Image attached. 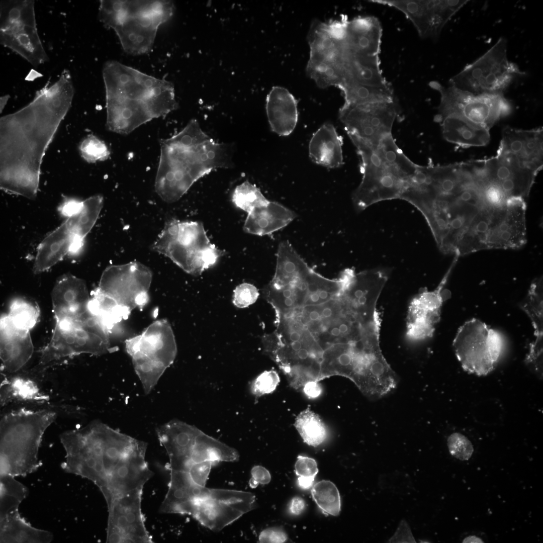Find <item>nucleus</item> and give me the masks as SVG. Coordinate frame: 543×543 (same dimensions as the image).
Wrapping results in <instances>:
<instances>
[{"label": "nucleus", "instance_id": "1", "mask_svg": "<svg viewBox=\"0 0 543 543\" xmlns=\"http://www.w3.org/2000/svg\"><path fill=\"white\" fill-rule=\"evenodd\" d=\"M74 89L64 70L54 83L38 90L33 100L0 120V187L34 199L46 152L68 113Z\"/></svg>", "mask_w": 543, "mask_h": 543}, {"label": "nucleus", "instance_id": "2", "mask_svg": "<svg viewBox=\"0 0 543 543\" xmlns=\"http://www.w3.org/2000/svg\"><path fill=\"white\" fill-rule=\"evenodd\" d=\"M107 126L128 134L153 118L178 108L172 83L116 61L104 65Z\"/></svg>", "mask_w": 543, "mask_h": 543}, {"label": "nucleus", "instance_id": "3", "mask_svg": "<svg viewBox=\"0 0 543 543\" xmlns=\"http://www.w3.org/2000/svg\"><path fill=\"white\" fill-rule=\"evenodd\" d=\"M160 145L155 189L167 203L178 201L196 181L212 171L232 167V145L215 142L196 120Z\"/></svg>", "mask_w": 543, "mask_h": 543}, {"label": "nucleus", "instance_id": "4", "mask_svg": "<svg viewBox=\"0 0 543 543\" xmlns=\"http://www.w3.org/2000/svg\"><path fill=\"white\" fill-rule=\"evenodd\" d=\"M354 145L361 158L363 174L352 195L355 209L361 211L381 201L400 199L418 165L404 154L392 135L377 146Z\"/></svg>", "mask_w": 543, "mask_h": 543}, {"label": "nucleus", "instance_id": "5", "mask_svg": "<svg viewBox=\"0 0 543 543\" xmlns=\"http://www.w3.org/2000/svg\"><path fill=\"white\" fill-rule=\"evenodd\" d=\"M174 10L167 1H100L99 17L115 31L125 51L138 55L151 50L158 27Z\"/></svg>", "mask_w": 543, "mask_h": 543}, {"label": "nucleus", "instance_id": "6", "mask_svg": "<svg viewBox=\"0 0 543 543\" xmlns=\"http://www.w3.org/2000/svg\"><path fill=\"white\" fill-rule=\"evenodd\" d=\"M51 410L21 409L1 419V476L27 474L39 465L38 452L43 435L55 420Z\"/></svg>", "mask_w": 543, "mask_h": 543}, {"label": "nucleus", "instance_id": "7", "mask_svg": "<svg viewBox=\"0 0 543 543\" xmlns=\"http://www.w3.org/2000/svg\"><path fill=\"white\" fill-rule=\"evenodd\" d=\"M382 28L373 16L346 20L341 91L353 87H388L380 67Z\"/></svg>", "mask_w": 543, "mask_h": 543}, {"label": "nucleus", "instance_id": "8", "mask_svg": "<svg viewBox=\"0 0 543 543\" xmlns=\"http://www.w3.org/2000/svg\"><path fill=\"white\" fill-rule=\"evenodd\" d=\"M151 248L194 275L215 265L224 254L210 242L201 222L176 219L166 222Z\"/></svg>", "mask_w": 543, "mask_h": 543}, {"label": "nucleus", "instance_id": "9", "mask_svg": "<svg viewBox=\"0 0 543 543\" xmlns=\"http://www.w3.org/2000/svg\"><path fill=\"white\" fill-rule=\"evenodd\" d=\"M347 19L342 16L328 22L315 20L310 26L307 36L310 56L306 72L321 88L338 87L341 83Z\"/></svg>", "mask_w": 543, "mask_h": 543}, {"label": "nucleus", "instance_id": "10", "mask_svg": "<svg viewBox=\"0 0 543 543\" xmlns=\"http://www.w3.org/2000/svg\"><path fill=\"white\" fill-rule=\"evenodd\" d=\"M429 84L440 95L434 119L437 122L447 117H455L490 130L512 111L511 104L503 94L477 95L450 85L445 87L436 81Z\"/></svg>", "mask_w": 543, "mask_h": 543}, {"label": "nucleus", "instance_id": "11", "mask_svg": "<svg viewBox=\"0 0 543 543\" xmlns=\"http://www.w3.org/2000/svg\"><path fill=\"white\" fill-rule=\"evenodd\" d=\"M522 72L507 55V41L500 38L485 54L449 80V85L471 93L502 94Z\"/></svg>", "mask_w": 543, "mask_h": 543}, {"label": "nucleus", "instance_id": "12", "mask_svg": "<svg viewBox=\"0 0 543 543\" xmlns=\"http://www.w3.org/2000/svg\"><path fill=\"white\" fill-rule=\"evenodd\" d=\"M34 3L32 0L1 1L0 38L2 45L37 67L49 58L38 33Z\"/></svg>", "mask_w": 543, "mask_h": 543}, {"label": "nucleus", "instance_id": "13", "mask_svg": "<svg viewBox=\"0 0 543 543\" xmlns=\"http://www.w3.org/2000/svg\"><path fill=\"white\" fill-rule=\"evenodd\" d=\"M503 344L500 333L475 318L459 328L452 343L463 369L478 376L486 375L494 369Z\"/></svg>", "mask_w": 543, "mask_h": 543}, {"label": "nucleus", "instance_id": "14", "mask_svg": "<svg viewBox=\"0 0 543 543\" xmlns=\"http://www.w3.org/2000/svg\"><path fill=\"white\" fill-rule=\"evenodd\" d=\"M398 113L396 100L392 102L343 104L339 118L354 145L377 146L392 135Z\"/></svg>", "mask_w": 543, "mask_h": 543}, {"label": "nucleus", "instance_id": "15", "mask_svg": "<svg viewBox=\"0 0 543 543\" xmlns=\"http://www.w3.org/2000/svg\"><path fill=\"white\" fill-rule=\"evenodd\" d=\"M49 342L41 351L40 369L58 360L88 353L100 355L110 350L109 339L83 328L75 319L56 320Z\"/></svg>", "mask_w": 543, "mask_h": 543}, {"label": "nucleus", "instance_id": "16", "mask_svg": "<svg viewBox=\"0 0 543 543\" xmlns=\"http://www.w3.org/2000/svg\"><path fill=\"white\" fill-rule=\"evenodd\" d=\"M475 170L483 184L494 189L507 201L525 200L538 172L513 157L498 154L475 160Z\"/></svg>", "mask_w": 543, "mask_h": 543}, {"label": "nucleus", "instance_id": "17", "mask_svg": "<svg viewBox=\"0 0 543 543\" xmlns=\"http://www.w3.org/2000/svg\"><path fill=\"white\" fill-rule=\"evenodd\" d=\"M255 505V496L242 491L206 488L195 503L192 516L202 525L218 531Z\"/></svg>", "mask_w": 543, "mask_h": 543}, {"label": "nucleus", "instance_id": "18", "mask_svg": "<svg viewBox=\"0 0 543 543\" xmlns=\"http://www.w3.org/2000/svg\"><path fill=\"white\" fill-rule=\"evenodd\" d=\"M143 488L124 493L107 505V542L151 543L141 511Z\"/></svg>", "mask_w": 543, "mask_h": 543}, {"label": "nucleus", "instance_id": "19", "mask_svg": "<svg viewBox=\"0 0 543 543\" xmlns=\"http://www.w3.org/2000/svg\"><path fill=\"white\" fill-rule=\"evenodd\" d=\"M396 9L413 24L419 36L437 39L446 23L468 2L466 0L372 1Z\"/></svg>", "mask_w": 543, "mask_h": 543}, {"label": "nucleus", "instance_id": "20", "mask_svg": "<svg viewBox=\"0 0 543 543\" xmlns=\"http://www.w3.org/2000/svg\"><path fill=\"white\" fill-rule=\"evenodd\" d=\"M437 287L433 291L423 289L410 302L406 317L405 335L412 342H418L431 337L435 326L440 320L441 308L444 300L443 288L458 257Z\"/></svg>", "mask_w": 543, "mask_h": 543}, {"label": "nucleus", "instance_id": "21", "mask_svg": "<svg viewBox=\"0 0 543 543\" xmlns=\"http://www.w3.org/2000/svg\"><path fill=\"white\" fill-rule=\"evenodd\" d=\"M526 203L514 199L495 207L487 240V249L521 248L526 242Z\"/></svg>", "mask_w": 543, "mask_h": 543}, {"label": "nucleus", "instance_id": "22", "mask_svg": "<svg viewBox=\"0 0 543 543\" xmlns=\"http://www.w3.org/2000/svg\"><path fill=\"white\" fill-rule=\"evenodd\" d=\"M146 448V442L136 439L109 476L106 486L101 491L107 505L124 493L143 488L152 476L145 459Z\"/></svg>", "mask_w": 543, "mask_h": 543}, {"label": "nucleus", "instance_id": "23", "mask_svg": "<svg viewBox=\"0 0 543 543\" xmlns=\"http://www.w3.org/2000/svg\"><path fill=\"white\" fill-rule=\"evenodd\" d=\"M543 130H524L504 127L497 154L514 158L537 172L542 168Z\"/></svg>", "mask_w": 543, "mask_h": 543}, {"label": "nucleus", "instance_id": "24", "mask_svg": "<svg viewBox=\"0 0 543 543\" xmlns=\"http://www.w3.org/2000/svg\"><path fill=\"white\" fill-rule=\"evenodd\" d=\"M151 278L150 270L139 262L112 265L103 272L98 288L120 305L123 293H146Z\"/></svg>", "mask_w": 543, "mask_h": 543}, {"label": "nucleus", "instance_id": "25", "mask_svg": "<svg viewBox=\"0 0 543 543\" xmlns=\"http://www.w3.org/2000/svg\"><path fill=\"white\" fill-rule=\"evenodd\" d=\"M200 432L191 426L175 420L156 429L159 441L168 456L170 471H188L191 466L195 440Z\"/></svg>", "mask_w": 543, "mask_h": 543}, {"label": "nucleus", "instance_id": "26", "mask_svg": "<svg viewBox=\"0 0 543 543\" xmlns=\"http://www.w3.org/2000/svg\"><path fill=\"white\" fill-rule=\"evenodd\" d=\"M51 297L55 320L81 316L87 311L90 299L84 281L71 274L58 278Z\"/></svg>", "mask_w": 543, "mask_h": 543}, {"label": "nucleus", "instance_id": "27", "mask_svg": "<svg viewBox=\"0 0 543 543\" xmlns=\"http://www.w3.org/2000/svg\"><path fill=\"white\" fill-rule=\"evenodd\" d=\"M0 358L5 374L20 371L32 356L34 346L30 331L15 327L7 315L1 318Z\"/></svg>", "mask_w": 543, "mask_h": 543}, {"label": "nucleus", "instance_id": "28", "mask_svg": "<svg viewBox=\"0 0 543 543\" xmlns=\"http://www.w3.org/2000/svg\"><path fill=\"white\" fill-rule=\"evenodd\" d=\"M154 325L141 336L126 342L128 353L132 357H146L163 364L167 368L176 354V345L169 328L164 334Z\"/></svg>", "mask_w": 543, "mask_h": 543}, {"label": "nucleus", "instance_id": "29", "mask_svg": "<svg viewBox=\"0 0 543 543\" xmlns=\"http://www.w3.org/2000/svg\"><path fill=\"white\" fill-rule=\"evenodd\" d=\"M265 109L273 132L285 136L293 131L298 120L297 101L287 89L273 87L266 97Z\"/></svg>", "mask_w": 543, "mask_h": 543}, {"label": "nucleus", "instance_id": "30", "mask_svg": "<svg viewBox=\"0 0 543 543\" xmlns=\"http://www.w3.org/2000/svg\"><path fill=\"white\" fill-rule=\"evenodd\" d=\"M204 487L194 483L187 472L170 471L168 489L159 512L192 515L194 500Z\"/></svg>", "mask_w": 543, "mask_h": 543}, {"label": "nucleus", "instance_id": "31", "mask_svg": "<svg viewBox=\"0 0 543 543\" xmlns=\"http://www.w3.org/2000/svg\"><path fill=\"white\" fill-rule=\"evenodd\" d=\"M296 216L284 206L269 201L248 213L243 228L246 233L253 235H269L287 226Z\"/></svg>", "mask_w": 543, "mask_h": 543}, {"label": "nucleus", "instance_id": "32", "mask_svg": "<svg viewBox=\"0 0 543 543\" xmlns=\"http://www.w3.org/2000/svg\"><path fill=\"white\" fill-rule=\"evenodd\" d=\"M73 241V235L66 219L39 244L33 265L34 273L39 274L47 270L69 254Z\"/></svg>", "mask_w": 543, "mask_h": 543}, {"label": "nucleus", "instance_id": "33", "mask_svg": "<svg viewBox=\"0 0 543 543\" xmlns=\"http://www.w3.org/2000/svg\"><path fill=\"white\" fill-rule=\"evenodd\" d=\"M341 138L331 124L323 125L313 135L309 146V156L315 163L328 168L343 164Z\"/></svg>", "mask_w": 543, "mask_h": 543}, {"label": "nucleus", "instance_id": "34", "mask_svg": "<svg viewBox=\"0 0 543 543\" xmlns=\"http://www.w3.org/2000/svg\"><path fill=\"white\" fill-rule=\"evenodd\" d=\"M1 384V405L13 402L40 403L47 401L49 396L41 389L30 375L18 373L2 374Z\"/></svg>", "mask_w": 543, "mask_h": 543}, {"label": "nucleus", "instance_id": "35", "mask_svg": "<svg viewBox=\"0 0 543 543\" xmlns=\"http://www.w3.org/2000/svg\"><path fill=\"white\" fill-rule=\"evenodd\" d=\"M103 206V197L95 195L81 201L74 213L66 218L73 237L69 255L79 252L84 239L96 223Z\"/></svg>", "mask_w": 543, "mask_h": 543}, {"label": "nucleus", "instance_id": "36", "mask_svg": "<svg viewBox=\"0 0 543 543\" xmlns=\"http://www.w3.org/2000/svg\"><path fill=\"white\" fill-rule=\"evenodd\" d=\"M439 123L444 138L461 147L483 146L489 142V130L460 119L447 117Z\"/></svg>", "mask_w": 543, "mask_h": 543}, {"label": "nucleus", "instance_id": "37", "mask_svg": "<svg viewBox=\"0 0 543 543\" xmlns=\"http://www.w3.org/2000/svg\"><path fill=\"white\" fill-rule=\"evenodd\" d=\"M1 542H49V532L35 529L23 520L17 511L1 518Z\"/></svg>", "mask_w": 543, "mask_h": 543}, {"label": "nucleus", "instance_id": "38", "mask_svg": "<svg viewBox=\"0 0 543 543\" xmlns=\"http://www.w3.org/2000/svg\"><path fill=\"white\" fill-rule=\"evenodd\" d=\"M238 458L239 455L234 449L200 432L193 446L191 465L205 461L212 462L214 464L221 461L234 462Z\"/></svg>", "mask_w": 543, "mask_h": 543}, {"label": "nucleus", "instance_id": "39", "mask_svg": "<svg viewBox=\"0 0 543 543\" xmlns=\"http://www.w3.org/2000/svg\"><path fill=\"white\" fill-rule=\"evenodd\" d=\"M87 312L96 317L109 332L127 313V307L119 305L113 298L98 288L90 299Z\"/></svg>", "mask_w": 543, "mask_h": 543}, {"label": "nucleus", "instance_id": "40", "mask_svg": "<svg viewBox=\"0 0 543 543\" xmlns=\"http://www.w3.org/2000/svg\"><path fill=\"white\" fill-rule=\"evenodd\" d=\"M294 426L304 441L309 445L318 446L327 438V430L325 424L320 417L309 408L297 416Z\"/></svg>", "mask_w": 543, "mask_h": 543}, {"label": "nucleus", "instance_id": "41", "mask_svg": "<svg viewBox=\"0 0 543 543\" xmlns=\"http://www.w3.org/2000/svg\"><path fill=\"white\" fill-rule=\"evenodd\" d=\"M521 307L530 318L534 329L536 339L534 343L542 344V281L534 280Z\"/></svg>", "mask_w": 543, "mask_h": 543}, {"label": "nucleus", "instance_id": "42", "mask_svg": "<svg viewBox=\"0 0 543 543\" xmlns=\"http://www.w3.org/2000/svg\"><path fill=\"white\" fill-rule=\"evenodd\" d=\"M40 315L37 304L24 298L14 299L7 314L15 327L30 331L38 323Z\"/></svg>", "mask_w": 543, "mask_h": 543}, {"label": "nucleus", "instance_id": "43", "mask_svg": "<svg viewBox=\"0 0 543 543\" xmlns=\"http://www.w3.org/2000/svg\"><path fill=\"white\" fill-rule=\"evenodd\" d=\"M311 493L318 507L324 513L333 516L339 514L341 502L339 491L331 482L321 481L314 485Z\"/></svg>", "mask_w": 543, "mask_h": 543}, {"label": "nucleus", "instance_id": "44", "mask_svg": "<svg viewBox=\"0 0 543 543\" xmlns=\"http://www.w3.org/2000/svg\"><path fill=\"white\" fill-rule=\"evenodd\" d=\"M135 371L146 394L157 383L167 367L162 363L146 357L132 358Z\"/></svg>", "mask_w": 543, "mask_h": 543}, {"label": "nucleus", "instance_id": "45", "mask_svg": "<svg viewBox=\"0 0 543 543\" xmlns=\"http://www.w3.org/2000/svg\"><path fill=\"white\" fill-rule=\"evenodd\" d=\"M1 517L17 511L25 497L26 489L11 476H1Z\"/></svg>", "mask_w": 543, "mask_h": 543}, {"label": "nucleus", "instance_id": "46", "mask_svg": "<svg viewBox=\"0 0 543 543\" xmlns=\"http://www.w3.org/2000/svg\"><path fill=\"white\" fill-rule=\"evenodd\" d=\"M232 201L237 208L248 214L255 208L267 203L269 200L255 185L246 180L234 189Z\"/></svg>", "mask_w": 543, "mask_h": 543}, {"label": "nucleus", "instance_id": "47", "mask_svg": "<svg viewBox=\"0 0 543 543\" xmlns=\"http://www.w3.org/2000/svg\"><path fill=\"white\" fill-rule=\"evenodd\" d=\"M79 150L81 157L89 163L105 160L110 154L106 144L93 135H89L80 142Z\"/></svg>", "mask_w": 543, "mask_h": 543}, {"label": "nucleus", "instance_id": "48", "mask_svg": "<svg viewBox=\"0 0 543 543\" xmlns=\"http://www.w3.org/2000/svg\"><path fill=\"white\" fill-rule=\"evenodd\" d=\"M447 446L450 454L461 460H468L472 456L474 448L470 440L463 434L455 432L447 439Z\"/></svg>", "mask_w": 543, "mask_h": 543}, {"label": "nucleus", "instance_id": "49", "mask_svg": "<svg viewBox=\"0 0 543 543\" xmlns=\"http://www.w3.org/2000/svg\"><path fill=\"white\" fill-rule=\"evenodd\" d=\"M259 295L257 289L254 285L249 283H242L234 290L232 302L238 308H246L254 304Z\"/></svg>", "mask_w": 543, "mask_h": 543}, {"label": "nucleus", "instance_id": "50", "mask_svg": "<svg viewBox=\"0 0 543 543\" xmlns=\"http://www.w3.org/2000/svg\"><path fill=\"white\" fill-rule=\"evenodd\" d=\"M279 382L280 378L276 371H264L257 377L254 382V393L258 396L270 393L275 390Z\"/></svg>", "mask_w": 543, "mask_h": 543}, {"label": "nucleus", "instance_id": "51", "mask_svg": "<svg viewBox=\"0 0 543 543\" xmlns=\"http://www.w3.org/2000/svg\"><path fill=\"white\" fill-rule=\"evenodd\" d=\"M295 472L299 478L314 481L318 472L317 464L312 458L299 456L295 465Z\"/></svg>", "mask_w": 543, "mask_h": 543}, {"label": "nucleus", "instance_id": "52", "mask_svg": "<svg viewBox=\"0 0 543 543\" xmlns=\"http://www.w3.org/2000/svg\"><path fill=\"white\" fill-rule=\"evenodd\" d=\"M214 464L210 461L194 463L191 465L187 472L196 484L205 487L212 466Z\"/></svg>", "mask_w": 543, "mask_h": 543}, {"label": "nucleus", "instance_id": "53", "mask_svg": "<svg viewBox=\"0 0 543 543\" xmlns=\"http://www.w3.org/2000/svg\"><path fill=\"white\" fill-rule=\"evenodd\" d=\"M287 539L286 533L278 527L265 529L261 532L259 536L260 542H284Z\"/></svg>", "mask_w": 543, "mask_h": 543}, {"label": "nucleus", "instance_id": "54", "mask_svg": "<svg viewBox=\"0 0 543 543\" xmlns=\"http://www.w3.org/2000/svg\"><path fill=\"white\" fill-rule=\"evenodd\" d=\"M251 478L249 482V486L256 488L259 484L265 485L270 481L271 476L265 468L260 466L253 467L251 471Z\"/></svg>", "mask_w": 543, "mask_h": 543}, {"label": "nucleus", "instance_id": "55", "mask_svg": "<svg viewBox=\"0 0 543 543\" xmlns=\"http://www.w3.org/2000/svg\"><path fill=\"white\" fill-rule=\"evenodd\" d=\"M390 542H415L410 528L405 520H402L394 534L389 539Z\"/></svg>", "mask_w": 543, "mask_h": 543}, {"label": "nucleus", "instance_id": "56", "mask_svg": "<svg viewBox=\"0 0 543 543\" xmlns=\"http://www.w3.org/2000/svg\"><path fill=\"white\" fill-rule=\"evenodd\" d=\"M303 391L309 398L314 399L317 398L321 394L322 389L318 382L309 381L304 385Z\"/></svg>", "mask_w": 543, "mask_h": 543}, {"label": "nucleus", "instance_id": "57", "mask_svg": "<svg viewBox=\"0 0 543 543\" xmlns=\"http://www.w3.org/2000/svg\"><path fill=\"white\" fill-rule=\"evenodd\" d=\"M305 506L304 500L300 497H296L294 498L291 501L290 510L292 513L298 515L304 510Z\"/></svg>", "mask_w": 543, "mask_h": 543}, {"label": "nucleus", "instance_id": "58", "mask_svg": "<svg viewBox=\"0 0 543 543\" xmlns=\"http://www.w3.org/2000/svg\"><path fill=\"white\" fill-rule=\"evenodd\" d=\"M463 542H483L482 540L476 536H469L463 540Z\"/></svg>", "mask_w": 543, "mask_h": 543}, {"label": "nucleus", "instance_id": "59", "mask_svg": "<svg viewBox=\"0 0 543 543\" xmlns=\"http://www.w3.org/2000/svg\"><path fill=\"white\" fill-rule=\"evenodd\" d=\"M10 96L8 95L2 96L1 97L0 100V111L1 113L3 111L5 107Z\"/></svg>", "mask_w": 543, "mask_h": 543}]
</instances>
